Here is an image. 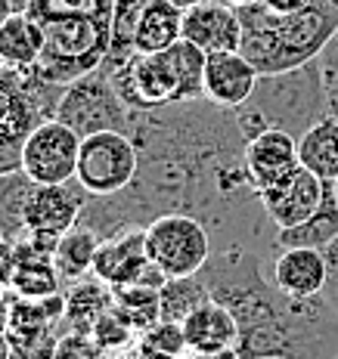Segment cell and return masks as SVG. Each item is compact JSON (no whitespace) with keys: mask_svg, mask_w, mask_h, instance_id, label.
Wrapping results in <instances>:
<instances>
[{"mask_svg":"<svg viewBox=\"0 0 338 359\" xmlns=\"http://www.w3.org/2000/svg\"><path fill=\"white\" fill-rule=\"evenodd\" d=\"M273 257L249 248L217 251L202 269L214 301L227 304L239 323L242 359H335L338 313L323 294L292 297L270 279Z\"/></svg>","mask_w":338,"mask_h":359,"instance_id":"obj_1","label":"cell"},{"mask_svg":"<svg viewBox=\"0 0 338 359\" xmlns=\"http://www.w3.org/2000/svg\"><path fill=\"white\" fill-rule=\"evenodd\" d=\"M6 69V59H4V53H0V72H4Z\"/></svg>","mask_w":338,"mask_h":359,"instance_id":"obj_43","label":"cell"},{"mask_svg":"<svg viewBox=\"0 0 338 359\" xmlns=\"http://www.w3.org/2000/svg\"><path fill=\"white\" fill-rule=\"evenodd\" d=\"M10 313H13V304L6 301V294L0 291V332H6V328H10Z\"/></svg>","mask_w":338,"mask_h":359,"instance_id":"obj_36","label":"cell"},{"mask_svg":"<svg viewBox=\"0 0 338 359\" xmlns=\"http://www.w3.org/2000/svg\"><path fill=\"white\" fill-rule=\"evenodd\" d=\"M87 192L78 180L72 183H37L28 198V236L34 238H63L72 226H78L81 211L87 205Z\"/></svg>","mask_w":338,"mask_h":359,"instance_id":"obj_11","label":"cell"},{"mask_svg":"<svg viewBox=\"0 0 338 359\" xmlns=\"http://www.w3.org/2000/svg\"><path fill=\"white\" fill-rule=\"evenodd\" d=\"M332 196H335V205H338V180L332 183Z\"/></svg>","mask_w":338,"mask_h":359,"instance_id":"obj_42","label":"cell"},{"mask_svg":"<svg viewBox=\"0 0 338 359\" xmlns=\"http://www.w3.org/2000/svg\"><path fill=\"white\" fill-rule=\"evenodd\" d=\"M298 158L301 168L317 174L323 183L338 180V118H320L304 137H298Z\"/></svg>","mask_w":338,"mask_h":359,"instance_id":"obj_21","label":"cell"},{"mask_svg":"<svg viewBox=\"0 0 338 359\" xmlns=\"http://www.w3.org/2000/svg\"><path fill=\"white\" fill-rule=\"evenodd\" d=\"M34 186L37 183L22 168L0 174V242L16 245L28 238L25 211H28V198H32Z\"/></svg>","mask_w":338,"mask_h":359,"instance_id":"obj_20","label":"cell"},{"mask_svg":"<svg viewBox=\"0 0 338 359\" xmlns=\"http://www.w3.org/2000/svg\"><path fill=\"white\" fill-rule=\"evenodd\" d=\"M56 118L69 127L87 137L96 130H124L131 133V118L134 111L124 106V100L118 96L115 81L106 69H96L84 74V78L72 81L63 90V100L56 106Z\"/></svg>","mask_w":338,"mask_h":359,"instance_id":"obj_9","label":"cell"},{"mask_svg":"<svg viewBox=\"0 0 338 359\" xmlns=\"http://www.w3.org/2000/svg\"><path fill=\"white\" fill-rule=\"evenodd\" d=\"M212 297L205 279L202 276H186V279H168L159 291L162 304V319L168 323H183L199 304H205Z\"/></svg>","mask_w":338,"mask_h":359,"instance_id":"obj_27","label":"cell"},{"mask_svg":"<svg viewBox=\"0 0 338 359\" xmlns=\"http://www.w3.org/2000/svg\"><path fill=\"white\" fill-rule=\"evenodd\" d=\"M335 359H338V356H335Z\"/></svg>","mask_w":338,"mask_h":359,"instance_id":"obj_44","label":"cell"},{"mask_svg":"<svg viewBox=\"0 0 338 359\" xmlns=\"http://www.w3.org/2000/svg\"><path fill=\"white\" fill-rule=\"evenodd\" d=\"M233 6H249V4H261V0H227Z\"/></svg>","mask_w":338,"mask_h":359,"instance_id":"obj_41","label":"cell"},{"mask_svg":"<svg viewBox=\"0 0 338 359\" xmlns=\"http://www.w3.org/2000/svg\"><path fill=\"white\" fill-rule=\"evenodd\" d=\"M317 62H320V74H323V90H326V115L338 118V32L332 34V41L323 47Z\"/></svg>","mask_w":338,"mask_h":359,"instance_id":"obj_31","label":"cell"},{"mask_svg":"<svg viewBox=\"0 0 338 359\" xmlns=\"http://www.w3.org/2000/svg\"><path fill=\"white\" fill-rule=\"evenodd\" d=\"M183 41V10L171 0H149L137 28V53H162Z\"/></svg>","mask_w":338,"mask_h":359,"instance_id":"obj_22","label":"cell"},{"mask_svg":"<svg viewBox=\"0 0 338 359\" xmlns=\"http://www.w3.org/2000/svg\"><path fill=\"white\" fill-rule=\"evenodd\" d=\"M140 170V149L137 140L124 130H96L81 137L78 155V180L87 196L106 198L118 196L134 183Z\"/></svg>","mask_w":338,"mask_h":359,"instance_id":"obj_8","label":"cell"},{"mask_svg":"<svg viewBox=\"0 0 338 359\" xmlns=\"http://www.w3.org/2000/svg\"><path fill=\"white\" fill-rule=\"evenodd\" d=\"M320 118H326V90L317 59L280 74H261L252 100L236 109V121L245 140L270 127L304 137Z\"/></svg>","mask_w":338,"mask_h":359,"instance_id":"obj_5","label":"cell"},{"mask_svg":"<svg viewBox=\"0 0 338 359\" xmlns=\"http://www.w3.org/2000/svg\"><path fill=\"white\" fill-rule=\"evenodd\" d=\"M81 133L59 118H47L22 146V170L34 183H72L78 174Z\"/></svg>","mask_w":338,"mask_h":359,"instance_id":"obj_10","label":"cell"},{"mask_svg":"<svg viewBox=\"0 0 338 359\" xmlns=\"http://www.w3.org/2000/svg\"><path fill=\"white\" fill-rule=\"evenodd\" d=\"M50 87L32 69H4L0 72V174L22 168V146L28 133L41 121L56 118L53 106H44L41 93Z\"/></svg>","mask_w":338,"mask_h":359,"instance_id":"obj_6","label":"cell"},{"mask_svg":"<svg viewBox=\"0 0 338 359\" xmlns=\"http://www.w3.org/2000/svg\"><path fill=\"white\" fill-rule=\"evenodd\" d=\"M171 4H174V6H180V10H193V6H199L202 4V0H171Z\"/></svg>","mask_w":338,"mask_h":359,"instance_id":"obj_39","label":"cell"},{"mask_svg":"<svg viewBox=\"0 0 338 359\" xmlns=\"http://www.w3.org/2000/svg\"><path fill=\"white\" fill-rule=\"evenodd\" d=\"M13 6H16V13H25L28 10V4H32V0H10Z\"/></svg>","mask_w":338,"mask_h":359,"instance_id":"obj_40","label":"cell"},{"mask_svg":"<svg viewBox=\"0 0 338 359\" xmlns=\"http://www.w3.org/2000/svg\"><path fill=\"white\" fill-rule=\"evenodd\" d=\"M56 359H93L87 347V334H69V338L59 341Z\"/></svg>","mask_w":338,"mask_h":359,"instance_id":"obj_33","label":"cell"},{"mask_svg":"<svg viewBox=\"0 0 338 359\" xmlns=\"http://www.w3.org/2000/svg\"><path fill=\"white\" fill-rule=\"evenodd\" d=\"M242 50L261 74H280L313 62L338 32V0H311L298 13H273L264 4L236 6Z\"/></svg>","mask_w":338,"mask_h":359,"instance_id":"obj_3","label":"cell"},{"mask_svg":"<svg viewBox=\"0 0 338 359\" xmlns=\"http://www.w3.org/2000/svg\"><path fill=\"white\" fill-rule=\"evenodd\" d=\"M326 186L329 183H323L317 174H311L307 168H298L282 183L261 189V201H264V211L270 214V220L280 229H289L317 214V208L326 198Z\"/></svg>","mask_w":338,"mask_h":359,"instance_id":"obj_14","label":"cell"},{"mask_svg":"<svg viewBox=\"0 0 338 359\" xmlns=\"http://www.w3.org/2000/svg\"><path fill=\"white\" fill-rule=\"evenodd\" d=\"M146 4L149 0H115L112 28H109V53H106V62L100 65L109 74L124 69L137 56V28H140V16L146 10Z\"/></svg>","mask_w":338,"mask_h":359,"instance_id":"obj_24","label":"cell"},{"mask_svg":"<svg viewBox=\"0 0 338 359\" xmlns=\"http://www.w3.org/2000/svg\"><path fill=\"white\" fill-rule=\"evenodd\" d=\"M140 347L155 359H180L190 350L186 347V338H183V325L168 323V319H159L152 328H146Z\"/></svg>","mask_w":338,"mask_h":359,"instance_id":"obj_29","label":"cell"},{"mask_svg":"<svg viewBox=\"0 0 338 359\" xmlns=\"http://www.w3.org/2000/svg\"><path fill=\"white\" fill-rule=\"evenodd\" d=\"M323 254H326V266H329L326 285H323V297H326V304L338 313V238Z\"/></svg>","mask_w":338,"mask_h":359,"instance_id":"obj_32","label":"cell"},{"mask_svg":"<svg viewBox=\"0 0 338 359\" xmlns=\"http://www.w3.org/2000/svg\"><path fill=\"white\" fill-rule=\"evenodd\" d=\"M44 50V34L28 13H13L0 28V53L6 69H34Z\"/></svg>","mask_w":338,"mask_h":359,"instance_id":"obj_25","label":"cell"},{"mask_svg":"<svg viewBox=\"0 0 338 359\" xmlns=\"http://www.w3.org/2000/svg\"><path fill=\"white\" fill-rule=\"evenodd\" d=\"M115 0H32L28 16L44 34L34 74L47 84L69 87L96 72L109 53V28Z\"/></svg>","mask_w":338,"mask_h":359,"instance_id":"obj_2","label":"cell"},{"mask_svg":"<svg viewBox=\"0 0 338 359\" xmlns=\"http://www.w3.org/2000/svg\"><path fill=\"white\" fill-rule=\"evenodd\" d=\"M146 251L164 279L199 276L214 257L208 226L193 214H162L146 226Z\"/></svg>","mask_w":338,"mask_h":359,"instance_id":"obj_7","label":"cell"},{"mask_svg":"<svg viewBox=\"0 0 338 359\" xmlns=\"http://www.w3.org/2000/svg\"><path fill=\"white\" fill-rule=\"evenodd\" d=\"M326 276V254L320 248H280V254L273 257V269H270L273 285L292 297L323 294Z\"/></svg>","mask_w":338,"mask_h":359,"instance_id":"obj_18","label":"cell"},{"mask_svg":"<svg viewBox=\"0 0 338 359\" xmlns=\"http://www.w3.org/2000/svg\"><path fill=\"white\" fill-rule=\"evenodd\" d=\"M180 359H242V356H239V350H221V353H193V350H186Z\"/></svg>","mask_w":338,"mask_h":359,"instance_id":"obj_35","label":"cell"},{"mask_svg":"<svg viewBox=\"0 0 338 359\" xmlns=\"http://www.w3.org/2000/svg\"><path fill=\"white\" fill-rule=\"evenodd\" d=\"M59 269L53 264V257L44 251H37L32 242H16V273H13V285L19 297L28 301H41V297L59 294Z\"/></svg>","mask_w":338,"mask_h":359,"instance_id":"obj_19","label":"cell"},{"mask_svg":"<svg viewBox=\"0 0 338 359\" xmlns=\"http://www.w3.org/2000/svg\"><path fill=\"white\" fill-rule=\"evenodd\" d=\"M115 291V306L134 323L137 332H146L162 319V304H159V291L155 285H124V288H112Z\"/></svg>","mask_w":338,"mask_h":359,"instance_id":"obj_28","label":"cell"},{"mask_svg":"<svg viewBox=\"0 0 338 359\" xmlns=\"http://www.w3.org/2000/svg\"><path fill=\"white\" fill-rule=\"evenodd\" d=\"M261 81V72L252 65V59L242 50L227 53H208L205 59V100L214 106L236 111L252 100L254 87Z\"/></svg>","mask_w":338,"mask_h":359,"instance_id":"obj_13","label":"cell"},{"mask_svg":"<svg viewBox=\"0 0 338 359\" xmlns=\"http://www.w3.org/2000/svg\"><path fill=\"white\" fill-rule=\"evenodd\" d=\"M103 245V236L96 229L84 226H72L69 233L59 238L56 251H53V264L59 269L65 282H74V279H84L87 273H93V260H96V251Z\"/></svg>","mask_w":338,"mask_h":359,"instance_id":"obj_26","label":"cell"},{"mask_svg":"<svg viewBox=\"0 0 338 359\" xmlns=\"http://www.w3.org/2000/svg\"><path fill=\"white\" fill-rule=\"evenodd\" d=\"M261 4L273 13H298V10H304L311 0H261Z\"/></svg>","mask_w":338,"mask_h":359,"instance_id":"obj_34","label":"cell"},{"mask_svg":"<svg viewBox=\"0 0 338 359\" xmlns=\"http://www.w3.org/2000/svg\"><path fill=\"white\" fill-rule=\"evenodd\" d=\"M0 359H13V353H10V338H6V332H0Z\"/></svg>","mask_w":338,"mask_h":359,"instance_id":"obj_38","label":"cell"},{"mask_svg":"<svg viewBox=\"0 0 338 359\" xmlns=\"http://www.w3.org/2000/svg\"><path fill=\"white\" fill-rule=\"evenodd\" d=\"M245 164H249V174L254 180V186L267 189V186L282 183L285 177H292L298 168H301V158H298V137L285 130H270L258 133L245 143Z\"/></svg>","mask_w":338,"mask_h":359,"instance_id":"obj_16","label":"cell"},{"mask_svg":"<svg viewBox=\"0 0 338 359\" xmlns=\"http://www.w3.org/2000/svg\"><path fill=\"white\" fill-rule=\"evenodd\" d=\"M208 53L190 41H177L162 53H137L124 69L112 72L118 96L134 111H155L174 102L205 96Z\"/></svg>","mask_w":338,"mask_h":359,"instance_id":"obj_4","label":"cell"},{"mask_svg":"<svg viewBox=\"0 0 338 359\" xmlns=\"http://www.w3.org/2000/svg\"><path fill=\"white\" fill-rule=\"evenodd\" d=\"M13 13H16V6L10 4V0H0V28H4V22L13 16Z\"/></svg>","mask_w":338,"mask_h":359,"instance_id":"obj_37","label":"cell"},{"mask_svg":"<svg viewBox=\"0 0 338 359\" xmlns=\"http://www.w3.org/2000/svg\"><path fill=\"white\" fill-rule=\"evenodd\" d=\"M183 41L196 43L205 53H227L242 43V19L227 0H202L183 13Z\"/></svg>","mask_w":338,"mask_h":359,"instance_id":"obj_15","label":"cell"},{"mask_svg":"<svg viewBox=\"0 0 338 359\" xmlns=\"http://www.w3.org/2000/svg\"><path fill=\"white\" fill-rule=\"evenodd\" d=\"M134 332H137V328H134V323L131 319L124 316L122 310H118V306H112V310H106L100 316V323L93 325V344L96 347L103 350V353H106V350H118V347H127V344L134 341Z\"/></svg>","mask_w":338,"mask_h":359,"instance_id":"obj_30","label":"cell"},{"mask_svg":"<svg viewBox=\"0 0 338 359\" xmlns=\"http://www.w3.org/2000/svg\"><path fill=\"white\" fill-rule=\"evenodd\" d=\"M180 325H183L186 347L193 353H221V350H236L239 344L236 313L214 297L199 304Z\"/></svg>","mask_w":338,"mask_h":359,"instance_id":"obj_17","label":"cell"},{"mask_svg":"<svg viewBox=\"0 0 338 359\" xmlns=\"http://www.w3.org/2000/svg\"><path fill=\"white\" fill-rule=\"evenodd\" d=\"M338 238V205L332 196V183L326 186V198L317 208V214L307 217L304 223L276 233V248H320L326 251Z\"/></svg>","mask_w":338,"mask_h":359,"instance_id":"obj_23","label":"cell"},{"mask_svg":"<svg viewBox=\"0 0 338 359\" xmlns=\"http://www.w3.org/2000/svg\"><path fill=\"white\" fill-rule=\"evenodd\" d=\"M149 266L152 260L146 251V226H131L103 238L93 260V279L106 282L109 288L137 285Z\"/></svg>","mask_w":338,"mask_h":359,"instance_id":"obj_12","label":"cell"}]
</instances>
